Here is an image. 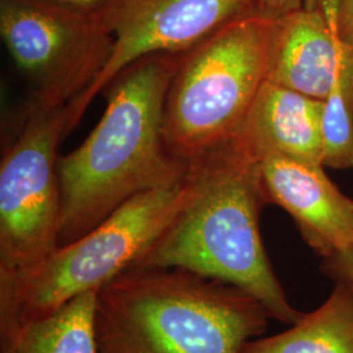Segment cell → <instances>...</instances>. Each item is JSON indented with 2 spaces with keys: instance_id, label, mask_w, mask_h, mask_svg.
I'll list each match as a JSON object with an SVG mask.
<instances>
[{
  "instance_id": "1",
  "label": "cell",
  "mask_w": 353,
  "mask_h": 353,
  "mask_svg": "<svg viewBox=\"0 0 353 353\" xmlns=\"http://www.w3.org/2000/svg\"><path fill=\"white\" fill-rule=\"evenodd\" d=\"M181 54H153L130 64L103 89L100 122L58 160L59 246L97 227L143 192L185 179L189 166L166 144L164 103Z\"/></svg>"
},
{
  "instance_id": "2",
  "label": "cell",
  "mask_w": 353,
  "mask_h": 353,
  "mask_svg": "<svg viewBox=\"0 0 353 353\" xmlns=\"http://www.w3.org/2000/svg\"><path fill=\"white\" fill-rule=\"evenodd\" d=\"M267 204L259 160L236 138L190 166L186 201L138 267H176L232 284L292 325L303 312L265 252L259 219Z\"/></svg>"
},
{
  "instance_id": "3",
  "label": "cell",
  "mask_w": 353,
  "mask_h": 353,
  "mask_svg": "<svg viewBox=\"0 0 353 353\" xmlns=\"http://www.w3.org/2000/svg\"><path fill=\"white\" fill-rule=\"evenodd\" d=\"M271 319L250 293L176 267H135L97 290L99 353H241Z\"/></svg>"
},
{
  "instance_id": "4",
  "label": "cell",
  "mask_w": 353,
  "mask_h": 353,
  "mask_svg": "<svg viewBox=\"0 0 353 353\" xmlns=\"http://www.w3.org/2000/svg\"><path fill=\"white\" fill-rule=\"evenodd\" d=\"M276 19L254 13L181 54L164 103V135L191 166L239 138L268 79Z\"/></svg>"
},
{
  "instance_id": "5",
  "label": "cell",
  "mask_w": 353,
  "mask_h": 353,
  "mask_svg": "<svg viewBox=\"0 0 353 353\" xmlns=\"http://www.w3.org/2000/svg\"><path fill=\"white\" fill-rule=\"evenodd\" d=\"M188 194L189 173L176 183L130 199L87 234L58 246L36 265L0 274L1 341L138 267L170 225Z\"/></svg>"
},
{
  "instance_id": "6",
  "label": "cell",
  "mask_w": 353,
  "mask_h": 353,
  "mask_svg": "<svg viewBox=\"0 0 353 353\" xmlns=\"http://www.w3.org/2000/svg\"><path fill=\"white\" fill-rule=\"evenodd\" d=\"M70 105L33 101L0 161V274L23 271L59 246L58 147L74 128Z\"/></svg>"
},
{
  "instance_id": "7",
  "label": "cell",
  "mask_w": 353,
  "mask_h": 353,
  "mask_svg": "<svg viewBox=\"0 0 353 353\" xmlns=\"http://www.w3.org/2000/svg\"><path fill=\"white\" fill-rule=\"evenodd\" d=\"M0 36L34 101L63 106L79 100L110 59L113 37L97 13L50 0H0Z\"/></svg>"
},
{
  "instance_id": "8",
  "label": "cell",
  "mask_w": 353,
  "mask_h": 353,
  "mask_svg": "<svg viewBox=\"0 0 353 353\" xmlns=\"http://www.w3.org/2000/svg\"><path fill=\"white\" fill-rule=\"evenodd\" d=\"M259 13L256 0H110L97 13L113 37L110 59L71 103L74 125L92 100L130 64L153 54H183L220 28Z\"/></svg>"
},
{
  "instance_id": "9",
  "label": "cell",
  "mask_w": 353,
  "mask_h": 353,
  "mask_svg": "<svg viewBox=\"0 0 353 353\" xmlns=\"http://www.w3.org/2000/svg\"><path fill=\"white\" fill-rule=\"evenodd\" d=\"M258 160L267 202L290 214L321 259L352 243L353 199L328 178L323 165L279 153H265Z\"/></svg>"
},
{
  "instance_id": "10",
  "label": "cell",
  "mask_w": 353,
  "mask_h": 353,
  "mask_svg": "<svg viewBox=\"0 0 353 353\" xmlns=\"http://www.w3.org/2000/svg\"><path fill=\"white\" fill-rule=\"evenodd\" d=\"M267 80L318 100L339 85L353 90V45L319 11L287 13L276 19Z\"/></svg>"
},
{
  "instance_id": "11",
  "label": "cell",
  "mask_w": 353,
  "mask_h": 353,
  "mask_svg": "<svg viewBox=\"0 0 353 353\" xmlns=\"http://www.w3.org/2000/svg\"><path fill=\"white\" fill-rule=\"evenodd\" d=\"M323 100L265 80L239 139L256 157L279 153L306 164L323 165Z\"/></svg>"
},
{
  "instance_id": "12",
  "label": "cell",
  "mask_w": 353,
  "mask_h": 353,
  "mask_svg": "<svg viewBox=\"0 0 353 353\" xmlns=\"http://www.w3.org/2000/svg\"><path fill=\"white\" fill-rule=\"evenodd\" d=\"M241 353H353V296L334 284L316 310L276 335L248 341Z\"/></svg>"
},
{
  "instance_id": "13",
  "label": "cell",
  "mask_w": 353,
  "mask_h": 353,
  "mask_svg": "<svg viewBox=\"0 0 353 353\" xmlns=\"http://www.w3.org/2000/svg\"><path fill=\"white\" fill-rule=\"evenodd\" d=\"M97 290L83 293L49 316L17 328L1 341V353H99Z\"/></svg>"
},
{
  "instance_id": "14",
  "label": "cell",
  "mask_w": 353,
  "mask_h": 353,
  "mask_svg": "<svg viewBox=\"0 0 353 353\" xmlns=\"http://www.w3.org/2000/svg\"><path fill=\"white\" fill-rule=\"evenodd\" d=\"M323 101V165L353 169V93L339 85Z\"/></svg>"
},
{
  "instance_id": "15",
  "label": "cell",
  "mask_w": 353,
  "mask_h": 353,
  "mask_svg": "<svg viewBox=\"0 0 353 353\" xmlns=\"http://www.w3.org/2000/svg\"><path fill=\"white\" fill-rule=\"evenodd\" d=\"M319 270L334 284L345 287L353 296V242L339 252L322 258Z\"/></svg>"
},
{
  "instance_id": "16",
  "label": "cell",
  "mask_w": 353,
  "mask_h": 353,
  "mask_svg": "<svg viewBox=\"0 0 353 353\" xmlns=\"http://www.w3.org/2000/svg\"><path fill=\"white\" fill-rule=\"evenodd\" d=\"M259 13L279 19L303 7V0H256Z\"/></svg>"
},
{
  "instance_id": "17",
  "label": "cell",
  "mask_w": 353,
  "mask_h": 353,
  "mask_svg": "<svg viewBox=\"0 0 353 353\" xmlns=\"http://www.w3.org/2000/svg\"><path fill=\"white\" fill-rule=\"evenodd\" d=\"M336 30L343 41L353 45V0H341Z\"/></svg>"
},
{
  "instance_id": "18",
  "label": "cell",
  "mask_w": 353,
  "mask_h": 353,
  "mask_svg": "<svg viewBox=\"0 0 353 353\" xmlns=\"http://www.w3.org/2000/svg\"><path fill=\"white\" fill-rule=\"evenodd\" d=\"M341 1V0H303V8L319 11L327 19L328 23L336 29Z\"/></svg>"
},
{
  "instance_id": "19",
  "label": "cell",
  "mask_w": 353,
  "mask_h": 353,
  "mask_svg": "<svg viewBox=\"0 0 353 353\" xmlns=\"http://www.w3.org/2000/svg\"><path fill=\"white\" fill-rule=\"evenodd\" d=\"M65 7L87 13H99L110 0H50Z\"/></svg>"
}]
</instances>
